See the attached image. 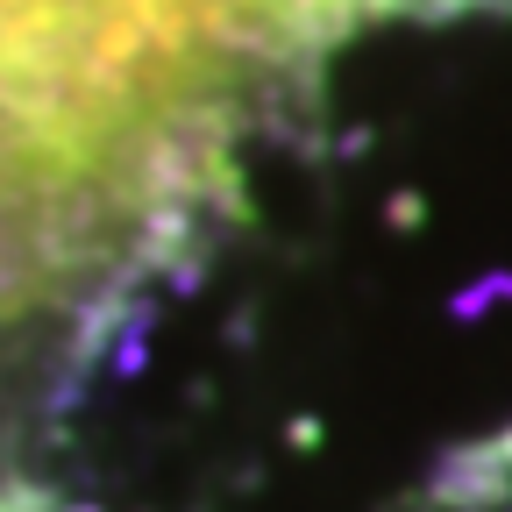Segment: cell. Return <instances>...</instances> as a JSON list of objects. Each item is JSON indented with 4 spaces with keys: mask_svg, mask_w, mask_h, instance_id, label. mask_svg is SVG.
Returning a JSON list of instances; mask_svg holds the SVG:
<instances>
[{
    "mask_svg": "<svg viewBox=\"0 0 512 512\" xmlns=\"http://www.w3.org/2000/svg\"><path fill=\"white\" fill-rule=\"evenodd\" d=\"M0 271H8V264H0ZM0 306H8V278H0Z\"/></svg>",
    "mask_w": 512,
    "mask_h": 512,
    "instance_id": "cell-3",
    "label": "cell"
},
{
    "mask_svg": "<svg viewBox=\"0 0 512 512\" xmlns=\"http://www.w3.org/2000/svg\"><path fill=\"white\" fill-rule=\"evenodd\" d=\"M228 0H0V264L50 249L207 93Z\"/></svg>",
    "mask_w": 512,
    "mask_h": 512,
    "instance_id": "cell-1",
    "label": "cell"
},
{
    "mask_svg": "<svg viewBox=\"0 0 512 512\" xmlns=\"http://www.w3.org/2000/svg\"><path fill=\"white\" fill-rule=\"evenodd\" d=\"M285 15H363V8H392V0H271Z\"/></svg>",
    "mask_w": 512,
    "mask_h": 512,
    "instance_id": "cell-2",
    "label": "cell"
}]
</instances>
